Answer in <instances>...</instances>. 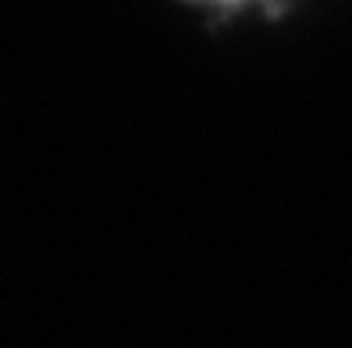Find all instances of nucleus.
Segmentation results:
<instances>
[{
	"label": "nucleus",
	"instance_id": "1",
	"mask_svg": "<svg viewBox=\"0 0 352 348\" xmlns=\"http://www.w3.org/2000/svg\"><path fill=\"white\" fill-rule=\"evenodd\" d=\"M185 4H199V8H221V11H235V8H253V4H267V0H185Z\"/></svg>",
	"mask_w": 352,
	"mask_h": 348
}]
</instances>
